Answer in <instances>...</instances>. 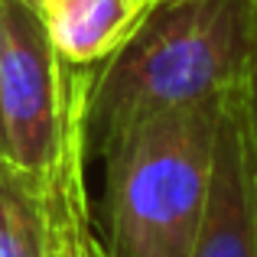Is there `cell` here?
<instances>
[{
	"instance_id": "30bf717a",
	"label": "cell",
	"mask_w": 257,
	"mask_h": 257,
	"mask_svg": "<svg viewBox=\"0 0 257 257\" xmlns=\"http://www.w3.org/2000/svg\"><path fill=\"white\" fill-rule=\"evenodd\" d=\"M0 4H4V0H0ZM0 49H4V23H0Z\"/></svg>"
},
{
	"instance_id": "6da1fadb",
	"label": "cell",
	"mask_w": 257,
	"mask_h": 257,
	"mask_svg": "<svg viewBox=\"0 0 257 257\" xmlns=\"http://www.w3.org/2000/svg\"><path fill=\"white\" fill-rule=\"evenodd\" d=\"M254 0H160L124 46L94 69L88 140L104 153L137 120L228 94L244 82Z\"/></svg>"
},
{
	"instance_id": "52a82bcc",
	"label": "cell",
	"mask_w": 257,
	"mask_h": 257,
	"mask_svg": "<svg viewBox=\"0 0 257 257\" xmlns=\"http://www.w3.org/2000/svg\"><path fill=\"white\" fill-rule=\"evenodd\" d=\"M241 107H244V131L251 147V163L257 179V4H254V43H251V62H247L244 82H241Z\"/></svg>"
},
{
	"instance_id": "8992f818",
	"label": "cell",
	"mask_w": 257,
	"mask_h": 257,
	"mask_svg": "<svg viewBox=\"0 0 257 257\" xmlns=\"http://www.w3.org/2000/svg\"><path fill=\"white\" fill-rule=\"evenodd\" d=\"M0 257H46L39 179L7 160H0Z\"/></svg>"
},
{
	"instance_id": "ba28073f",
	"label": "cell",
	"mask_w": 257,
	"mask_h": 257,
	"mask_svg": "<svg viewBox=\"0 0 257 257\" xmlns=\"http://www.w3.org/2000/svg\"><path fill=\"white\" fill-rule=\"evenodd\" d=\"M36 4H39V17H49V13H56L59 7L72 4V0H36Z\"/></svg>"
},
{
	"instance_id": "3957f363",
	"label": "cell",
	"mask_w": 257,
	"mask_h": 257,
	"mask_svg": "<svg viewBox=\"0 0 257 257\" xmlns=\"http://www.w3.org/2000/svg\"><path fill=\"white\" fill-rule=\"evenodd\" d=\"M0 23V160L39 179L62 147L75 69L56 56L36 7L4 0Z\"/></svg>"
},
{
	"instance_id": "9c48e42d",
	"label": "cell",
	"mask_w": 257,
	"mask_h": 257,
	"mask_svg": "<svg viewBox=\"0 0 257 257\" xmlns=\"http://www.w3.org/2000/svg\"><path fill=\"white\" fill-rule=\"evenodd\" d=\"M85 257H107V251H104V241L94 234L91 241H88V247H85Z\"/></svg>"
},
{
	"instance_id": "7a4b0ae2",
	"label": "cell",
	"mask_w": 257,
	"mask_h": 257,
	"mask_svg": "<svg viewBox=\"0 0 257 257\" xmlns=\"http://www.w3.org/2000/svg\"><path fill=\"white\" fill-rule=\"evenodd\" d=\"M221 98L173 107L104 147L107 257H189L212 182Z\"/></svg>"
},
{
	"instance_id": "4fadbf2b",
	"label": "cell",
	"mask_w": 257,
	"mask_h": 257,
	"mask_svg": "<svg viewBox=\"0 0 257 257\" xmlns=\"http://www.w3.org/2000/svg\"><path fill=\"white\" fill-rule=\"evenodd\" d=\"M254 4H257V0H254Z\"/></svg>"
},
{
	"instance_id": "7c38bea8",
	"label": "cell",
	"mask_w": 257,
	"mask_h": 257,
	"mask_svg": "<svg viewBox=\"0 0 257 257\" xmlns=\"http://www.w3.org/2000/svg\"><path fill=\"white\" fill-rule=\"evenodd\" d=\"M23 4H30V7H36V10H39V4H36V0H23Z\"/></svg>"
},
{
	"instance_id": "277c9868",
	"label": "cell",
	"mask_w": 257,
	"mask_h": 257,
	"mask_svg": "<svg viewBox=\"0 0 257 257\" xmlns=\"http://www.w3.org/2000/svg\"><path fill=\"white\" fill-rule=\"evenodd\" d=\"M189 257H257V179L244 131L241 85L221 101L208 202Z\"/></svg>"
},
{
	"instance_id": "5b68a950",
	"label": "cell",
	"mask_w": 257,
	"mask_h": 257,
	"mask_svg": "<svg viewBox=\"0 0 257 257\" xmlns=\"http://www.w3.org/2000/svg\"><path fill=\"white\" fill-rule=\"evenodd\" d=\"M147 10L140 0H72L43 20L65 65L98 69L131 39Z\"/></svg>"
},
{
	"instance_id": "8fae6325",
	"label": "cell",
	"mask_w": 257,
	"mask_h": 257,
	"mask_svg": "<svg viewBox=\"0 0 257 257\" xmlns=\"http://www.w3.org/2000/svg\"><path fill=\"white\" fill-rule=\"evenodd\" d=\"M140 4H147V7H153V4H160V0H140Z\"/></svg>"
}]
</instances>
